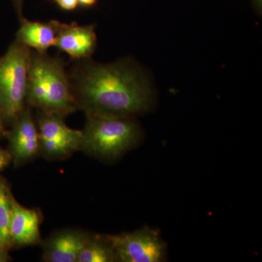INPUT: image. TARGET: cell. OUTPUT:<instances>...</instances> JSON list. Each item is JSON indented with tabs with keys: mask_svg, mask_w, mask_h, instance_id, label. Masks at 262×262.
I'll return each instance as SVG.
<instances>
[{
	"mask_svg": "<svg viewBox=\"0 0 262 262\" xmlns=\"http://www.w3.org/2000/svg\"><path fill=\"white\" fill-rule=\"evenodd\" d=\"M86 117L80 149L94 158L118 159L140 140V127L134 117Z\"/></svg>",
	"mask_w": 262,
	"mask_h": 262,
	"instance_id": "3",
	"label": "cell"
},
{
	"mask_svg": "<svg viewBox=\"0 0 262 262\" xmlns=\"http://www.w3.org/2000/svg\"><path fill=\"white\" fill-rule=\"evenodd\" d=\"M97 44L94 25L61 24L57 21L55 46L76 60L89 59Z\"/></svg>",
	"mask_w": 262,
	"mask_h": 262,
	"instance_id": "7",
	"label": "cell"
},
{
	"mask_svg": "<svg viewBox=\"0 0 262 262\" xmlns=\"http://www.w3.org/2000/svg\"><path fill=\"white\" fill-rule=\"evenodd\" d=\"M41 219L37 210L25 208L13 198L10 227L13 246L21 248L39 244Z\"/></svg>",
	"mask_w": 262,
	"mask_h": 262,
	"instance_id": "9",
	"label": "cell"
},
{
	"mask_svg": "<svg viewBox=\"0 0 262 262\" xmlns=\"http://www.w3.org/2000/svg\"><path fill=\"white\" fill-rule=\"evenodd\" d=\"M61 9L64 10H73L78 6L77 0H53Z\"/></svg>",
	"mask_w": 262,
	"mask_h": 262,
	"instance_id": "14",
	"label": "cell"
},
{
	"mask_svg": "<svg viewBox=\"0 0 262 262\" xmlns=\"http://www.w3.org/2000/svg\"><path fill=\"white\" fill-rule=\"evenodd\" d=\"M77 2H78V5L81 6L90 8V7L94 6L97 0H77Z\"/></svg>",
	"mask_w": 262,
	"mask_h": 262,
	"instance_id": "18",
	"label": "cell"
},
{
	"mask_svg": "<svg viewBox=\"0 0 262 262\" xmlns=\"http://www.w3.org/2000/svg\"><path fill=\"white\" fill-rule=\"evenodd\" d=\"M39 140H72L80 141L81 130H74L67 126L63 117L56 115L40 113L37 120Z\"/></svg>",
	"mask_w": 262,
	"mask_h": 262,
	"instance_id": "11",
	"label": "cell"
},
{
	"mask_svg": "<svg viewBox=\"0 0 262 262\" xmlns=\"http://www.w3.org/2000/svg\"><path fill=\"white\" fill-rule=\"evenodd\" d=\"M12 160V156L10 151L0 149V170L9 165Z\"/></svg>",
	"mask_w": 262,
	"mask_h": 262,
	"instance_id": "15",
	"label": "cell"
},
{
	"mask_svg": "<svg viewBox=\"0 0 262 262\" xmlns=\"http://www.w3.org/2000/svg\"><path fill=\"white\" fill-rule=\"evenodd\" d=\"M117 261L160 262L165 260L166 246L158 231L150 227L110 235Z\"/></svg>",
	"mask_w": 262,
	"mask_h": 262,
	"instance_id": "5",
	"label": "cell"
},
{
	"mask_svg": "<svg viewBox=\"0 0 262 262\" xmlns=\"http://www.w3.org/2000/svg\"><path fill=\"white\" fill-rule=\"evenodd\" d=\"M8 134V130L5 127L4 121H3V117H2L1 112H0V137H7Z\"/></svg>",
	"mask_w": 262,
	"mask_h": 262,
	"instance_id": "17",
	"label": "cell"
},
{
	"mask_svg": "<svg viewBox=\"0 0 262 262\" xmlns=\"http://www.w3.org/2000/svg\"><path fill=\"white\" fill-rule=\"evenodd\" d=\"M13 196L4 179L0 177V252L8 253L13 247L10 237V222Z\"/></svg>",
	"mask_w": 262,
	"mask_h": 262,
	"instance_id": "13",
	"label": "cell"
},
{
	"mask_svg": "<svg viewBox=\"0 0 262 262\" xmlns=\"http://www.w3.org/2000/svg\"><path fill=\"white\" fill-rule=\"evenodd\" d=\"M91 234L77 229L56 232L46 241L42 258L48 262H77Z\"/></svg>",
	"mask_w": 262,
	"mask_h": 262,
	"instance_id": "8",
	"label": "cell"
},
{
	"mask_svg": "<svg viewBox=\"0 0 262 262\" xmlns=\"http://www.w3.org/2000/svg\"><path fill=\"white\" fill-rule=\"evenodd\" d=\"M80 61L69 77L77 107L86 116L134 118L149 111L154 101L152 88L134 62Z\"/></svg>",
	"mask_w": 262,
	"mask_h": 262,
	"instance_id": "1",
	"label": "cell"
},
{
	"mask_svg": "<svg viewBox=\"0 0 262 262\" xmlns=\"http://www.w3.org/2000/svg\"><path fill=\"white\" fill-rule=\"evenodd\" d=\"M20 26L16 34V40L37 52H46L55 46L57 34V20L49 23L20 20Z\"/></svg>",
	"mask_w": 262,
	"mask_h": 262,
	"instance_id": "10",
	"label": "cell"
},
{
	"mask_svg": "<svg viewBox=\"0 0 262 262\" xmlns=\"http://www.w3.org/2000/svg\"><path fill=\"white\" fill-rule=\"evenodd\" d=\"M114 261H117L116 254L110 235L99 234H91L77 259V262Z\"/></svg>",
	"mask_w": 262,
	"mask_h": 262,
	"instance_id": "12",
	"label": "cell"
},
{
	"mask_svg": "<svg viewBox=\"0 0 262 262\" xmlns=\"http://www.w3.org/2000/svg\"><path fill=\"white\" fill-rule=\"evenodd\" d=\"M10 153L16 165L32 160L40 151L39 132L30 108L25 107L8 131Z\"/></svg>",
	"mask_w": 262,
	"mask_h": 262,
	"instance_id": "6",
	"label": "cell"
},
{
	"mask_svg": "<svg viewBox=\"0 0 262 262\" xmlns=\"http://www.w3.org/2000/svg\"><path fill=\"white\" fill-rule=\"evenodd\" d=\"M26 103L40 113L63 118L78 110L61 58L32 51Z\"/></svg>",
	"mask_w": 262,
	"mask_h": 262,
	"instance_id": "2",
	"label": "cell"
},
{
	"mask_svg": "<svg viewBox=\"0 0 262 262\" xmlns=\"http://www.w3.org/2000/svg\"><path fill=\"white\" fill-rule=\"evenodd\" d=\"M253 6L258 13H261L262 0H253Z\"/></svg>",
	"mask_w": 262,
	"mask_h": 262,
	"instance_id": "19",
	"label": "cell"
},
{
	"mask_svg": "<svg viewBox=\"0 0 262 262\" xmlns=\"http://www.w3.org/2000/svg\"><path fill=\"white\" fill-rule=\"evenodd\" d=\"M32 51L15 40L0 58V112L5 125H13L25 108Z\"/></svg>",
	"mask_w": 262,
	"mask_h": 262,
	"instance_id": "4",
	"label": "cell"
},
{
	"mask_svg": "<svg viewBox=\"0 0 262 262\" xmlns=\"http://www.w3.org/2000/svg\"><path fill=\"white\" fill-rule=\"evenodd\" d=\"M13 5H14L15 9L19 17V19L21 20L23 18L22 14V10H23L24 0H13Z\"/></svg>",
	"mask_w": 262,
	"mask_h": 262,
	"instance_id": "16",
	"label": "cell"
}]
</instances>
